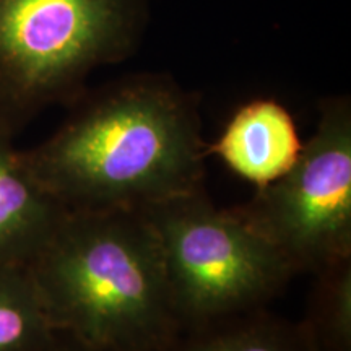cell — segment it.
Instances as JSON below:
<instances>
[{
	"mask_svg": "<svg viewBox=\"0 0 351 351\" xmlns=\"http://www.w3.org/2000/svg\"><path fill=\"white\" fill-rule=\"evenodd\" d=\"M145 16V0H0V134L75 103L96 69L134 52Z\"/></svg>",
	"mask_w": 351,
	"mask_h": 351,
	"instance_id": "3",
	"label": "cell"
},
{
	"mask_svg": "<svg viewBox=\"0 0 351 351\" xmlns=\"http://www.w3.org/2000/svg\"><path fill=\"white\" fill-rule=\"evenodd\" d=\"M160 244L182 332L263 309L298 275L232 208L204 189L142 210Z\"/></svg>",
	"mask_w": 351,
	"mask_h": 351,
	"instance_id": "4",
	"label": "cell"
},
{
	"mask_svg": "<svg viewBox=\"0 0 351 351\" xmlns=\"http://www.w3.org/2000/svg\"><path fill=\"white\" fill-rule=\"evenodd\" d=\"M26 270L52 328L82 343L165 351L182 333L143 212H69Z\"/></svg>",
	"mask_w": 351,
	"mask_h": 351,
	"instance_id": "2",
	"label": "cell"
},
{
	"mask_svg": "<svg viewBox=\"0 0 351 351\" xmlns=\"http://www.w3.org/2000/svg\"><path fill=\"white\" fill-rule=\"evenodd\" d=\"M56 333L26 267L0 269V351H39Z\"/></svg>",
	"mask_w": 351,
	"mask_h": 351,
	"instance_id": "10",
	"label": "cell"
},
{
	"mask_svg": "<svg viewBox=\"0 0 351 351\" xmlns=\"http://www.w3.org/2000/svg\"><path fill=\"white\" fill-rule=\"evenodd\" d=\"M301 150L295 117L274 98H256L241 104L219 137L207 145L208 156H218L226 168L257 189L287 174Z\"/></svg>",
	"mask_w": 351,
	"mask_h": 351,
	"instance_id": "6",
	"label": "cell"
},
{
	"mask_svg": "<svg viewBox=\"0 0 351 351\" xmlns=\"http://www.w3.org/2000/svg\"><path fill=\"white\" fill-rule=\"evenodd\" d=\"M39 351H109V350H103V348H96V346L85 345V343H82V341L73 339V337L57 332L54 339H52L49 343H47L43 350H39Z\"/></svg>",
	"mask_w": 351,
	"mask_h": 351,
	"instance_id": "11",
	"label": "cell"
},
{
	"mask_svg": "<svg viewBox=\"0 0 351 351\" xmlns=\"http://www.w3.org/2000/svg\"><path fill=\"white\" fill-rule=\"evenodd\" d=\"M300 326L313 351H351V257L314 271Z\"/></svg>",
	"mask_w": 351,
	"mask_h": 351,
	"instance_id": "9",
	"label": "cell"
},
{
	"mask_svg": "<svg viewBox=\"0 0 351 351\" xmlns=\"http://www.w3.org/2000/svg\"><path fill=\"white\" fill-rule=\"evenodd\" d=\"M319 112L313 137L302 143L293 168L231 207L296 274H314L351 257L350 98L322 99Z\"/></svg>",
	"mask_w": 351,
	"mask_h": 351,
	"instance_id": "5",
	"label": "cell"
},
{
	"mask_svg": "<svg viewBox=\"0 0 351 351\" xmlns=\"http://www.w3.org/2000/svg\"><path fill=\"white\" fill-rule=\"evenodd\" d=\"M49 138L21 150L70 213L147 210L204 189L207 142L199 96L163 73L86 90Z\"/></svg>",
	"mask_w": 351,
	"mask_h": 351,
	"instance_id": "1",
	"label": "cell"
},
{
	"mask_svg": "<svg viewBox=\"0 0 351 351\" xmlns=\"http://www.w3.org/2000/svg\"><path fill=\"white\" fill-rule=\"evenodd\" d=\"M165 351H313L298 322L267 307L184 330Z\"/></svg>",
	"mask_w": 351,
	"mask_h": 351,
	"instance_id": "8",
	"label": "cell"
},
{
	"mask_svg": "<svg viewBox=\"0 0 351 351\" xmlns=\"http://www.w3.org/2000/svg\"><path fill=\"white\" fill-rule=\"evenodd\" d=\"M67 213L0 134V269L28 267Z\"/></svg>",
	"mask_w": 351,
	"mask_h": 351,
	"instance_id": "7",
	"label": "cell"
}]
</instances>
